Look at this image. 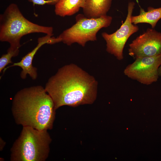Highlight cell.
<instances>
[{"instance_id": "6da1fadb", "label": "cell", "mask_w": 161, "mask_h": 161, "mask_svg": "<svg viewBox=\"0 0 161 161\" xmlns=\"http://www.w3.org/2000/svg\"><path fill=\"white\" fill-rule=\"evenodd\" d=\"M97 84L93 76L71 64L59 68L49 79L44 88L56 110L64 106L92 104L97 97Z\"/></svg>"}, {"instance_id": "7a4b0ae2", "label": "cell", "mask_w": 161, "mask_h": 161, "mask_svg": "<svg viewBox=\"0 0 161 161\" xmlns=\"http://www.w3.org/2000/svg\"><path fill=\"white\" fill-rule=\"evenodd\" d=\"M53 102L41 85L18 91L12 101L11 111L16 123L39 130L51 129L55 117Z\"/></svg>"}, {"instance_id": "3957f363", "label": "cell", "mask_w": 161, "mask_h": 161, "mask_svg": "<svg viewBox=\"0 0 161 161\" xmlns=\"http://www.w3.org/2000/svg\"><path fill=\"white\" fill-rule=\"evenodd\" d=\"M53 28L38 25L27 19L17 5L10 4L0 15V41L7 42L10 47L19 48L21 38L34 33H43L53 35Z\"/></svg>"}, {"instance_id": "277c9868", "label": "cell", "mask_w": 161, "mask_h": 161, "mask_svg": "<svg viewBox=\"0 0 161 161\" xmlns=\"http://www.w3.org/2000/svg\"><path fill=\"white\" fill-rule=\"evenodd\" d=\"M52 139L47 130L23 126L10 149L11 161H45L50 151Z\"/></svg>"}, {"instance_id": "5b68a950", "label": "cell", "mask_w": 161, "mask_h": 161, "mask_svg": "<svg viewBox=\"0 0 161 161\" xmlns=\"http://www.w3.org/2000/svg\"><path fill=\"white\" fill-rule=\"evenodd\" d=\"M112 20V16L107 15L93 18H87L83 14H79L76 16V23L58 37L61 42L68 46L77 43L84 47L87 42L96 41L99 31L109 27Z\"/></svg>"}, {"instance_id": "8992f818", "label": "cell", "mask_w": 161, "mask_h": 161, "mask_svg": "<svg viewBox=\"0 0 161 161\" xmlns=\"http://www.w3.org/2000/svg\"><path fill=\"white\" fill-rule=\"evenodd\" d=\"M135 3L130 1L128 4V13L125 21L114 32L109 34L103 32L101 35L106 43V51L119 60L123 58V50L127 40L133 34L137 32L138 27L132 23V14Z\"/></svg>"}, {"instance_id": "52a82bcc", "label": "cell", "mask_w": 161, "mask_h": 161, "mask_svg": "<svg viewBox=\"0 0 161 161\" xmlns=\"http://www.w3.org/2000/svg\"><path fill=\"white\" fill-rule=\"evenodd\" d=\"M135 59L124 69V75L145 85L157 81L159 76L158 69L161 64V54Z\"/></svg>"}, {"instance_id": "ba28073f", "label": "cell", "mask_w": 161, "mask_h": 161, "mask_svg": "<svg viewBox=\"0 0 161 161\" xmlns=\"http://www.w3.org/2000/svg\"><path fill=\"white\" fill-rule=\"evenodd\" d=\"M129 55L134 58L161 54V32L148 28L129 45Z\"/></svg>"}, {"instance_id": "9c48e42d", "label": "cell", "mask_w": 161, "mask_h": 161, "mask_svg": "<svg viewBox=\"0 0 161 161\" xmlns=\"http://www.w3.org/2000/svg\"><path fill=\"white\" fill-rule=\"evenodd\" d=\"M49 35L39 38L38 39V44L31 52L23 57L19 62L13 63L12 65L5 68L4 71L7 68L14 66H18L22 69L20 77L22 79H25L28 74L33 80H35L38 76L37 69L33 66L32 60L36 53L38 49L45 44H52L61 42L58 37L55 38Z\"/></svg>"}, {"instance_id": "30bf717a", "label": "cell", "mask_w": 161, "mask_h": 161, "mask_svg": "<svg viewBox=\"0 0 161 161\" xmlns=\"http://www.w3.org/2000/svg\"><path fill=\"white\" fill-rule=\"evenodd\" d=\"M112 0H86L82 8L83 15L89 18L106 16L111 6Z\"/></svg>"}, {"instance_id": "8fae6325", "label": "cell", "mask_w": 161, "mask_h": 161, "mask_svg": "<svg viewBox=\"0 0 161 161\" xmlns=\"http://www.w3.org/2000/svg\"><path fill=\"white\" fill-rule=\"evenodd\" d=\"M161 18V7L154 8L148 7L147 11L140 8L139 15L132 16V23L136 25L139 23H147L150 24L152 28L155 27L158 21Z\"/></svg>"}, {"instance_id": "7c38bea8", "label": "cell", "mask_w": 161, "mask_h": 161, "mask_svg": "<svg viewBox=\"0 0 161 161\" xmlns=\"http://www.w3.org/2000/svg\"><path fill=\"white\" fill-rule=\"evenodd\" d=\"M86 0H58L55 4V13L62 17L73 15L83 8Z\"/></svg>"}, {"instance_id": "4fadbf2b", "label": "cell", "mask_w": 161, "mask_h": 161, "mask_svg": "<svg viewBox=\"0 0 161 161\" xmlns=\"http://www.w3.org/2000/svg\"><path fill=\"white\" fill-rule=\"evenodd\" d=\"M19 52V48H14L10 47L7 50V53L2 55L0 58V73L7 65L13 63L11 60L12 58L17 56Z\"/></svg>"}, {"instance_id": "5bb4252c", "label": "cell", "mask_w": 161, "mask_h": 161, "mask_svg": "<svg viewBox=\"0 0 161 161\" xmlns=\"http://www.w3.org/2000/svg\"><path fill=\"white\" fill-rule=\"evenodd\" d=\"M35 4L44 5L45 4H55L58 0H28Z\"/></svg>"}, {"instance_id": "9a60e30c", "label": "cell", "mask_w": 161, "mask_h": 161, "mask_svg": "<svg viewBox=\"0 0 161 161\" xmlns=\"http://www.w3.org/2000/svg\"><path fill=\"white\" fill-rule=\"evenodd\" d=\"M0 151H2L3 148H4L5 144V143L2 140L1 138H0Z\"/></svg>"}, {"instance_id": "2e32d148", "label": "cell", "mask_w": 161, "mask_h": 161, "mask_svg": "<svg viewBox=\"0 0 161 161\" xmlns=\"http://www.w3.org/2000/svg\"><path fill=\"white\" fill-rule=\"evenodd\" d=\"M158 74L159 76H161V64L158 69Z\"/></svg>"}]
</instances>
